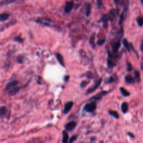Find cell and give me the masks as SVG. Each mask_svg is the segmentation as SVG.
<instances>
[{"mask_svg":"<svg viewBox=\"0 0 143 143\" xmlns=\"http://www.w3.org/2000/svg\"><path fill=\"white\" fill-rule=\"evenodd\" d=\"M117 56L116 54L111 53L110 51H108V60L107 64L109 67H113L116 65Z\"/></svg>","mask_w":143,"mask_h":143,"instance_id":"obj_1","label":"cell"},{"mask_svg":"<svg viewBox=\"0 0 143 143\" xmlns=\"http://www.w3.org/2000/svg\"><path fill=\"white\" fill-rule=\"evenodd\" d=\"M97 108V103L93 101L86 104L84 107V111L88 112H93Z\"/></svg>","mask_w":143,"mask_h":143,"instance_id":"obj_2","label":"cell"},{"mask_svg":"<svg viewBox=\"0 0 143 143\" xmlns=\"http://www.w3.org/2000/svg\"><path fill=\"white\" fill-rule=\"evenodd\" d=\"M18 84V82L16 81H12V82H10L6 86V90L9 91H11V92H12V94H15V91H17L15 90L16 88V86Z\"/></svg>","mask_w":143,"mask_h":143,"instance_id":"obj_3","label":"cell"},{"mask_svg":"<svg viewBox=\"0 0 143 143\" xmlns=\"http://www.w3.org/2000/svg\"><path fill=\"white\" fill-rule=\"evenodd\" d=\"M127 11H128V7H125L124 9H123V11L122 13H121L120 16V19H119V25H122L123 24L124 22V21L126 19L127 13Z\"/></svg>","mask_w":143,"mask_h":143,"instance_id":"obj_4","label":"cell"},{"mask_svg":"<svg viewBox=\"0 0 143 143\" xmlns=\"http://www.w3.org/2000/svg\"><path fill=\"white\" fill-rule=\"evenodd\" d=\"M119 13V10L118 9H112L110 11L107 15L109 16L110 21H112L114 18L117 16V15Z\"/></svg>","mask_w":143,"mask_h":143,"instance_id":"obj_5","label":"cell"},{"mask_svg":"<svg viewBox=\"0 0 143 143\" xmlns=\"http://www.w3.org/2000/svg\"><path fill=\"white\" fill-rule=\"evenodd\" d=\"M73 6H74V2L73 1H67L64 7L65 12L67 13L70 12L72 10Z\"/></svg>","mask_w":143,"mask_h":143,"instance_id":"obj_6","label":"cell"},{"mask_svg":"<svg viewBox=\"0 0 143 143\" xmlns=\"http://www.w3.org/2000/svg\"><path fill=\"white\" fill-rule=\"evenodd\" d=\"M121 46V42L119 40L118 41H116L112 44V53L117 54L118 51Z\"/></svg>","mask_w":143,"mask_h":143,"instance_id":"obj_7","label":"cell"},{"mask_svg":"<svg viewBox=\"0 0 143 143\" xmlns=\"http://www.w3.org/2000/svg\"><path fill=\"white\" fill-rule=\"evenodd\" d=\"M73 106V102L72 101H70L67 102L65 104L64 107L63 112L64 114H67L71 111L72 108Z\"/></svg>","mask_w":143,"mask_h":143,"instance_id":"obj_8","label":"cell"},{"mask_svg":"<svg viewBox=\"0 0 143 143\" xmlns=\"http://www.w3.org/2000/svg\"><path fill=\"white\" fill-rule=\"evenodd\" d=\"M110 21L109 16H108L107 14L103 15V16L101 17V19H100V21L103 23V28L105 29H106L107 28L108 26V21Z\"/></svg>","mask_w":143,"mask_h":143,"instance_id":"obj_9","label":"cell"},{"mask_svg":"<svg viewBox=\"0 0 143 143\" xmlns=\"http://www.w3.org/2000/svg\"><path fill=\"white\" fill-rule=\"evenodd\" d=\"M102 81V78H100L99 81H98V82L94 85V86H93V87H92L91 88L89 89L88 90H87V94H90V93H91L94 92V91L97 90L98 87H99L100 85H101Z\"/></svg>","mask_w":143,"mask_h":143,"instance_id":"obj_10","label":"cell"},{"mask_svg":"<svg viewBox=\"0 0 143 143\" xmlns=\"http://www.w3.org/2000/svg\"><path fill=\"white\" fill-rule=\"evenodd\" d=\"M77 123L74 121H71V122L67 123L65 126V128L68 131H72L76 127Z\"/></svg>","mask_w":143,"mask_h":143,"instance_id":"obj_11","label":"cell"},{"mask_svg":"<svg viewBox=\"0 0 143 143\" xmlns=\"http://www.w3.org/2000/svg\"><path fill=\"white\" fill-rule=\"evenodd\" d=\"M108 93V92L107 91H102L101 92L98 93V94H96L94 96V97H93L92 98H91V100H94V101H97V100H100V99H101V98L104 96L105 95H106V94H107Z\"/></svg>","mask_w":143,"mask_h":143,"instance_id":"obj_12","label":"cell"},{"mask_svg":"<svg viewBox=\"0 0 143 143\" xmlns=\"http://www.w3.org/2000/svg\"><path fill=\"white\" fill-rule=\"evenodd\" d=\"M36 22L38 23H40V24H42L43 25H48L49 26L51 24V21L48 20V19H38L37 20H36Z\"/></svg>","mask_w":143,"mask_h":143,"instance_id":"obj_13","label":"cell"},{"mask_svg":"<svg viewBox=\"0 0 143 143\" xmlns=\"http://www.w3.org/2000/svg\"><path fill=\"white\" fill-rule=\"evenodd\" d=\"M125 80L127 83L132 84L135 82V79L130 75H127L125 77Z\"/></svg>","mask_w":143,"mask_h":143,"instance_id":"obj_14","label":"cell"},{"mask_svg":"<svg viewBox=\"0 0 143 143\" xmlns=\"http://www.w3.org/2000/svg\"><path fill=\"white\" fill-rule=\"evenodd\" d=\"M69 142V135L66 131H63V143H68Z\"/></svg>","mask_w":143,"mask_h":143,"instance_id":"obj_15","label":"cell"},{"mask_svg":"<svg viewBox=\"0 0 143 143\" xmlns=\"http://www.w3.org/2000/svg\"><path fill=\"white\" fill-rule=\"evenodd\" d=\"M55 56L58 60V61L59 63L61 64V65H62V66H64V59H63V56L59 53L56 54Z\"/></svg>","mask_w":143,"mask_h":143,"instance_id":"obj_16","label":"cell"},{"mask_svg":"<svg viewBox=\"0 0 143 143\" xmlns=\"http://www.w3.org/2000/svg\"><path fill=\"white\" fill-rule=\"evenodd\" d=\"M94 39H95V34H93L91 36L90 38V40H89V42H90V45L92 46V47L94 49L96 47V44L95 42H94Z\"/></svg>","mask_w":143,"mask_h":143,"instance_id":"obj_17","label":"cell"},{"mask_svg":"<svg viewBox=\"0 0 143 143\" xmlns=\"http://www.w3.org/2000/svg\"><path fill=\"white\" fill-rule=\"evenodd\" d=\"M123 45H124L125 48H126V50L128 51H130L131 49H130V44L129 43L128 41L126 39H123Z\"/></svg>","mask_w":143,"mask_h":143,"instance_id":"obj_18","label":"cell"},{"mask_svg":"<svg viewBox=\"0 0 143 143\" xmlns=\"http://www.w3.org/2000/svg\"><path fill=\"white\" fill-rule=\"evenodd\" d=\"M128 104L126 102H123V103H122V105H121V110H122V112L123 113H126L128 111Z\"/></svg>","mask_w":143,"mask_h":143,"instance_id":"obj_19","label":"cell"},{"mask_svg":"<svg viewBox=\"0 0 143 143\" xmlns=\"http://www.w3.org/2000/svg\"><path fill=\"white\" fill-rule=\"evenodd\" d=\"M9 15L8 13H5L0 15V22H3V21H6L9 19Z\"/></svg>","mask_w":143,"mask_h":143,"instance_id":"obj_20","label":"cell"},{"mask_svg":"<svg viewBox=\"0 0 143 143\" xmlns=\"http://www.w3.org/2000/svg\"><path fill=\"white\" fill-rule=\"evenodd\" d=\"M120 90L121 94H122L123 96H125V97H127V96L130 95V93H129V92L125 90L124 88L121 87L120 88Z\"/></svg>","mask_w":143,"mask_h":143,"instance_id":"obj_21","label":"cell"},{"mask_svg":"<svg viewBox=\"0 0 143 143\" xmlns=\"http://www.w3.org/2000/svg\"><path fill=\"white\" fill-rule=\"evenodd\" d=\"M137 24L140 27H142L143 26V17L139 16L136 19Z\"/></svg>","mask_w":143,"mask_h":143,"instance_id":"obj_22","label":"cell"},{"mask_svg":"<svg viewBox=\"0 0 143 143\" xmlns=\"http://www.w3.org/2000/svg\"><path fill=\"white\" fill-rule=\"evenodd\" d=\"M134 75H135V79L138 82H140L141 81L140 78V72L138 71H135L134 72Z\"/></svg>","mask_w":143,"mask_h":143,"instance_id":"obj_23","label":"cell"},{"mask_svg":"<svg viewBox=\"0 0 143 143\" xmlns=\"http://www.w3.org/2000/svg\"><path fill=\"white\" fill-rule=\"evenodd\" d=\"M109 113L110 114V115L114 117L116 119H119V115L118 113L116 111H111V110H110V111H109Z\"/></svg>","mask_w":143,"mask_h":143,"instance_id":"obj_24","label":"cell"},{"mask_svg":"<svg viewBox=\"0 0 143 143\" xmlns=\"http://www.w3.org/2000/svg\"><path fill=\"white\" fill-rule=\"evenodd\" d=\"M91 5L90 3H88L87 5V10H86V16H90L91 15Z\"/></svg>","mask_w":143,"mask_h":143,"instance_id":"obj_25","label":"cell"},{"mask_svg":"<svg viewBox=\"0 0 143 143\" xmlns=\"http://www.w3.org/2000/svg\"><path fill=\"white\" fill-rule=\"evenodd\" d=\"M6 109L5 107H2L0 109V116H4L6 113Z\"/></svg>","mask_w":143,"mask_h":143,"instance_id":"obj_26","label":"cell"},{"mask_svg":"<svg viewBox=\"0 0 143 143\" xmlns=\"http://www.w3.org/2000/svg\"><path fill=\"white\" fill-rule=\"evenodd\" d=\"M105 41H106L105 39H101V40H98L97 42V44L99 46H102V45H103L104 44H105Z\"/></svg>","mask_w":143,"mask_h":143,"instance_id":"obj_27","label":"cell"},{"mask_svg":"<svg viewBox=\"0 0 143 143\" xmlns=\"http://www.w3.org/2000/svg\"><path fill=\"white\" fill-rule=\"evenodd\" d=\"M77 135H73V136H72L70 138V139H69V143H73L77 140Z\"/></svg>","mask_w":143,"mask_h":143,"instance_id":"obj_28","label":"cell"},{"mask_svg":"<svg viewBox=\"0 0 143 143\" xmlns=\"http://www.w3.org/2000/svg\"><path fill=\"white\" fill-rule=\"evenodd\" d=\"M88 83H89L88 81H82V82H81V87L82 88L86 87L88 84Z\"/></svg>","mask_w":143,"mask_h":143,"instance_id":"obj_29","label":"cell"},{"mask_svg":"<svg viewBox=\"0 0 143 143\" xmlns=\"http://www.w3.org/2000/svg\"><path fill=\"white\" fill-rule=\"evenodd\" d=\"M126 70L127 72H131L133 70V67L132 65L130 63H127V68Z\"/></svg>","mask_w":143,"mask_h":143,"instance_id":"obj_30","label":"cell"},{"mask_svg":"<svg viewBox=\"0 0 143 143\" xmlns=\"http://www.w3.org/2000/svg\"><path fill=\"white\" fill-rule=\"evenodd\" d=\"M114 3L116 6H119L121 5V3H122V0H114L113 1Z\"/></svg>","mask_w":143,"mask_h":143,"instance_id":"obj_31","label":"cell"},{"mask_svg":"<svg viewBox=\"0 0 143 143\" xmlns=\"http://www.w3.org/2000/svg\"><path fill=\"white\" fill-rule=\"evenodd\" d=\"M96 1H97V3L98 8H100L102 5V0H96Z\"/></svg>","mask_w":143,"mask_h":143,"instance_id":"obj_32","label":"cell"},{"mask_svg":"<svg viewBox=\"0 0 143 143\" xmlns=\"http://www.w3.org/2000/svg\"><path fill=\"white\" fill-rule=\"evenodd\" d=\"M15 40L16 41H18L19 42H22V39L20 37H16L15 38Z\"/></svg>","mask_w":143,"mask_h":143,"instance_id":"obj_33","label":"cell"},{"mask_svg":"<svg viewBox=\"0 0 143 143\" xmlns=\"http://www.w3.org/2000/svg\"><path fill=\"white\" fill-rule=\"evenodd\" d=\"M127 135H128L130 137V138H135L134 135L133 134H132V133H127Z\"/></svg>","mask_w":143,"mask_h":143,"instance_id":"obj_34","label":"cell"},{"mask_svg":"<svg viewBox=\"0 0 143 143\" xmlns=\"http://www.w3.org/2000/svg\"><path fill=\"white\" fill-rule=\"evenodd\" d=\"M69 78H70V77H69V76H65L64 77V81H68L69 80Z\"/></svg>","mask_w":143,"mask_h":143,"instance_id":"obj_35","label":"cell"},{"mask_svg":"<svg viewBox=\"0 0 143 143\" xmlns=\"http://www.w3.org/2000/svg\"><path fill=\"white\" fill-rule=\"evenodd\" d=\"M140 49L141 51H142V52L143 53V39L142 40V43H141V45H140Z\"/></svg>","mask_w":143,"mask_h":143,"instance_id":"obj_36","label":"cell"},{"mask_svg":"<svg viewBox=\"0 0 143 143\" xmlns=\"http://www.w3.org/2000/svg\"><path fill=\"white\" fill-rule=\"evenodd\" d=\"M113 81H114L113 78H112V77H111V78H110L109 79V83H111V82H113Z\"/></svg>","mask_w":143,"mask_h":143,"instance_id":"obj_37","label":"cell"},{"mask_svg":"<svg viewBox=\"0 0 143 143\" xmlns=\"http://www.w3.org/2000/svg\"><path fill=\"white\" fill-rule=\"evenodd\" d=\"M140 1H141V3H142V5H143V0H140Z\"/></svg>","mask_w":143,"mask_h":143,"instance_id":"obj_38","label":"cell"},{"mask_svg":"<svg viewBox=\"0 0 143 143\" xmlns=\"http://www.w3.org/2000/svg\"><path fill=\"white\" fill-rule=\"evenodd\" d=\"M77 1H78V0H77Z\"/></svg>","mask_w":143,"mask_h":143,"instance_id":"obj_39","label":"cell"},{"mask_svg":"<svg viewBox=\"0 0 143 143\" xmlns=\"http://www.w3.org/2000/svg\"></svg>","mask_w":143,"mask_h":143,"instance_id":"obj_40","label":"cell"}]
</instances>
